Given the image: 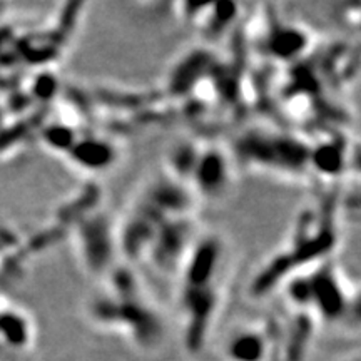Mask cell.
<instances>
[{"label": "cell", "mask_w": 361, "mask_h": 361, "mask_svg": "<svg viewBox=\"0 0 361 361\" xmlns=\"http://www.w3.org/2000/svg\"><path fill=\"white\" fill-rule=\"evenodd\" d=\"M234 151L239 162L256 169L298 176L310 169L311 146L291 134L252 128L239 135Z\"/></svg>", "instance_id": "cell-3"}, {"label": "cell", "mask_w": 361, "mask_h": 361, "mask_svg": "<svg viewBox=\"0 0 361 361\" xmlns=\"http://www.w3.org/2000/svg\"><path fill=\"white\" fill-rule=\"evenodd\" d=\"M78 229V246L84 264L90 273L107 274L114 266L117 234L114 226L104 214L96 213L92 219L84 221Z\"/></svg>", "instance_id": "cell-6"}, {"label": "cell", "mask_w": 361, "mask_h": 361, "mask_svg": "<svg viewBox=\"0 0 361 361\" xmlns=\"http://www.w3.org/2000/svg\"><path fill=\"white\" fill-rule=\"evenodd\" d=\"M85 308L94 324L123 333L142 346L154 345L162 338L161 316L128 268H112Z\"/></svg>", "instance_id": "cell-2"}, {"label": "cell", "mask_w": 361, "mask_h": 361, "mask_svg": "<svg viewBox=\"0 0 361 361\" xmlns=\"http://www.w3.org/2000/svg\"><path fill=\"white\" fill-rule=\"evenodd\" d=\"M233 183V161L228 151L216 144H200L186 186L194 197L219 200Z\"/></svg>", "instance_id": "cell-5"}, {"label": "cell", "mask_w": 361, "mask_h": 361, "mask_svg": "<svg viewBox=\"0 0 361 361\" xmlns=\"http://www.w3.org/2000/svg\"><path fill=\"white\" fill-rule=\"evenodd\" d=\"M66 156H69V159L80 169L104 171L109 169L112 162H116L117 152L114 146L106 139L78 137Z\"/></svg>", "instance_id": "cell-9"}, {"label": "cell", "mask_w": 361, "mask_h": 361, "mask_svg": "<svg viewBox=\"0 0 361 361\" xmlns=\"http://www.w3.org/2000/svg\"><path fill=\"white\" fill-rule=\"evenodd\" d=\"M271 335L261 326H239L224 343V358L228 361H268L271 355Z\"/></svg>", "instance_id": "cell-7"}, {"label": "cell", "mask_w": 361, "mask_h": 361, "mask_svg": "<svg viewBox=\"0 0 361 361\" xmlns=\"http://www.w3.org/2000/svg\"><path fill=\"white\" fill-rule=\"evenodd\" d=\"M345 279L329 261L301 271L286 281V298L295 308L311 310L326 323H336L350 310Z\"/></svg>", "instance_id": "cell-4"}, {"label": "cell", "mask_w": 361, "mask_h": 361, "mask_svg": "<svg viewBox=\"0 0 361 361\" xmlns=\"http://www.w3.org/2000/svg\"><path fill=\"white\" fill-rule=\"evenodd\" d=\"M229 268V250L218 233H200L178 269V306L184 341L191 351L202 348L218 314Z\"/></svg>", "instance_id": "cell-1"}, {"label": "cell", "mask_w": 361, "mask_h": 361, "mask_svg": "<svg viewBox=\"0 0 361 361\" xmlns=\"http://www.w3.org/2000/svg\"><path fill=\"white\" fill-rule=\"evenodd\" d=\"M264 49L278 61H293L310 49V34L293 24L271 25L264 37Z\"/></svg>", "instance_id": "cell-8"}]
</instances>
